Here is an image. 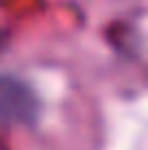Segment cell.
I'll return each instance as SVG.
<instances>
[{"mask_svg":"<svg viewBox=\"0 0 148 150\" xmlns=\"http://www.w3.org/2000/svg\"><path fill=\"white\" fill-rule=\"evenodd\" d=\"M37 117V94L15 76H0V120L7 124H33Z\"/></svg>","mask_w":148,"mask_h":150,"instance_id":"6da1fadb","label":"cell"}]
</instances>
